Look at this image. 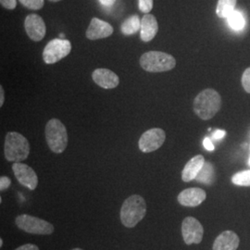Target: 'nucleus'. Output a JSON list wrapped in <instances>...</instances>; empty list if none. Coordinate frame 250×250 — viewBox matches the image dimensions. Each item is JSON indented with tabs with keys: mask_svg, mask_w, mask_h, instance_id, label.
Wrapping results in <instances>:
<instances>
[{
	"mask_svg": "<svg viewBox=\"0 0 250 250\" xmlns=\"http://www.w3.org/2000/svg\"><path fill=\"white\" fill-rule=\"evenodd\" d=\"M222 106L220 94L214 89L201 91L194 100V111L201 120L208 121L218 113Z\"/></svg>",
	"mask_w": 250,
	"mask_h": 250,
	"instance_id": "f257e3e1",
	"label": "nucleus"
},
{
	"mask_svg": "<svg viewBox=\"0 0 250 250\" xmlns=\"http://www.w3.org/2000/svg\"><path fill=\"white\" fill-rule=\"evenodd\" d=\"M146 213V204L143 197L133 195L128 197L121 208V222L127 228H134Z\"/></svg>",
	"mask_w": 250,
	"mask_h": 250,
	"instance_id": "f03ea898",
	"label": "nucleus"
},
{
	"mask_svg": "<svg viewBox=\"0 0 250 250\" xmlns=\"http://www.w3.org/2000/svg\"><path fill=\"white\" fill-rule=\"evenodd\" d=\"M30 153V145L22 134L17 132H9L6 135L4 145L5 158L10 162L25 161Z\"/></svg>",
	"mask_w": 250,
	"mask_h": 250,
	"instance_id": "7ed1b4c3",
	"label": "nucleus"
},
{
	"mask_svg": "<svg viewBox=\"0 0 250 250\" xmlns=\"http://www.w3.org/2000/svg\"><path fill=\"white\" fill-rule=\"evenodd\" d=\"M45 140L51 151L61 154L68 146V133L59 119H51L45 125Z\"/></svg>",
	"mask_w": 250,
	"mask_h": 250,
	"instance_id": "20e7f679",
	"label": "nucleus"
},
{
	"mask_svg": "<svg viewBox=\"0 0 250 250\" xmlns=\"http://www.w3.org/2000/svg\"><path fill=\"white\" fill-rule=\"evenodd\" d=\"M139 62L144 71L148 72H169L176 66V61L171 55L161 51L143 54Z\"/></svg>",
	"mask_w": 250,
	"mask_h": 250,
	"instance_id": "39448f33",
	"label": "nucleus"
},
{
	"mask_svg": "<svg viewBox=\"0 0 250 250\" xmlns=\"http://www.w3.org/2000/svg\"><path fill=\"white\" fill-rule=\"evenodd\" d=\"M15 223L19 229L32 234L49 235L54 232L53 224L32 215H19Z\"/></svg>",
	"mask_w": 250,
	"mask_h": 250,
	"instance_id": "423d86ee",
	"label": "nucleus"
},
{
	"mask_svg": "<svg viewBox=\"0 0 250 250\" xmlns=\"http://www.w3.org/2000/svg\"><path fill=\"white\" fill-rule=\"evenodd\" d=\"M72 51V44L67 39H53L44 48L43 60L45 64H54L66 58Z\"/></svg>",
	"mask_w": 250,
	"mask_h": 250,
	"instance_id": "0eeeda50",
	"label": "nucleus"
},
{
	"mask_svg": "<svg viewBox=\"0 0 250 250\" xmlns=\"http://www.w3.org/2000/svg\"><path fill=\"white\" fill-rule=\"evenodd\" d=\"M166 139V134L161 128H152L146 131L138 141L139 149L144 153H150L159 149Z\"/></svg>",
	"mask_w": 250,
	"mask_h": 250,
	"instance_id": "6e6552de",
	"label": "nucleus"
},
{
	"mask_svg": "<svg viewBox=\"0 0 250 250\" xmlns=\"http://www.w3.org/2000/svg\"><path fill=\"white\" fill-rule=\"evenodd\" d=\"M182 234L184 241L188 246L192 244L197 245L203 239L204 228L196 218L187 217L182 224Z\"/></svg>",
	"mask_w": 250,
	"mask_h": 250,
	"instance_id": "1a4fd4ad",
	"label": "nucleus"
},
{
	"mask_svg": "<svg viewBox=\"0 0 250 250\" xmlns=\"http://www.w3.org/2000/svg\"><path fill=\"white\" fill-rule=\"evenodd\" d=\"M12 170L19 183L28 188L31 191H34L38 186V177L36 171L27 164L21 162H14L12 165Z\"/></svg>",
	"mask_w": 250,
	"mask_h": 250,
	"instance_id": "9d476101",
	"label": "nucleus"
},
{
	"mask_svg": "<svg viewBox=\"0 0 250 250\" xmlns=\"http://www.w3.org/2000/svg\"><path fill=\"white\" fill-rule=\"evenodd\" d=\"M27 36L35 42L41 41L45 36L46 26L45 21L37 14H29L24 21Z\"/></svg>",
	"mask_w": 250,
	"mask_h": 250,
	"instance_id": "9b49d317",
	"label": "nucleus"
},
{
	"mask_svg": "<svg viewBox=\"0 0 250 250\" xmlns=\"http://www.w3.org/2000/svg\"><path fill=\"white\" fill-rule=\"evenodd\" d=\"M113 34V27L107 21L99 18H93L90 21L89 26L86 30V37L89 40H99L107 38Z\"/></svg>",
	"mask_w": 250,
	"mask_h": 250,
	"instance_id": "f8f14e48",
	"label": "nucleus"
},
{
	"mask_svg": "<svg viewBox=\"0 0 250 250\" xmlns=\"http://www.w3.org/2000/svg\"><path fill=\"white\" fill-rule=\"evenodd\" d=\"M207 194L201 188H192L185 189L178 195V202L185 207H197L205 201Z\"/></svg>",
	"mask_w": 250,
	"mask_h": 250,
	"instance_id": "ddd939ff",
	"label": "nucleus"
},
{
	"mask_svg": "<svg viewBox=\"0 0 250 250\" xmlns=\"http://www.w3.org/2000/svg\"><path fill=\"white\" fill-rule=\"evenodd\" d=\"M93 81L102 88H116L120 83L119 76L108 69H97L92 73Z\"/></svg>",
	"mask_w": 250,
	"mask_h": 250,
	"instance_id": "4468645a",
	"label": "nucleus"
},
{
	"mask_svg": "<svg viewBox=\"0 0 250 250\" xmlns=\"http://www.w3.org/2000/svg\"><path fill=\"white\" fill-rule=\"evenodd\" d=\"M239 242V237L235 232L224 231L215 239L213 250H236Z\"/></svg>",
	"mask_w": 250,
	"mask_h": 250,
	"instance_id": "2eb2a0df",
	"label": "nucleus"
},
{
	"mask_svg": "<svg viewBox=\"0 0 250 250\" xmlns=\"http://www.w3.org/2000/svg\"><path fill=\"white\" fill-rule=\"evenodd\" d=\"M205 162V159L202 155H197L192 158L186 164L184 170L182 171V180L186 183L196 180L199 171L203 168Z\"/></svg>",
	"mask_w": 250,
	"mask_h": 250,
	"instance_id": "dca6fc26",
	"label": "nucleus"
},
{
	"mask_svg": "<svg viewBox=\"0 0 250 250\" xmlns=\"http://www.w3.org/2000/svg\"><path fill=\"white\" fill-rule=\"evenodd\" d=\"M159 31L158 21L154 15L145 14L141 20L140 37L144 42H149L157 36Z\"/></svg>",
	"mask_w": 250,
	"mask_h": 250,
	"instance_id": "f3484780",
	"label": "nucleus"
},
{
	"mask_svg": "<svg viewBox=\"0 0 250 250\" xmlns=\"http://www.w3.org/2000/svg\"><path fill=\"white\" fill-rule=\"evenodd\" d=\"M141 29V20L138 15H133L123 22L121 30L125 36H131Z\"/></svg>",
	"mask_w": 250,
	"mask_h": 250,
	"instance_id": "a211bd4d",
	"label": "nucleus"
},
{
	"mask_svg": "<svg viewBox=\"0 0 250 250\" xmlns=\"http://www.w3.org/2000/svg\"><path fill=\"white\" fill-rule=\"evenodd\" d=\"M237 0H219L217 5V15L220 18L227 19L234 11Z\"/></svg>",
	"mask_w": 250,
	"mask_h": 250,
	"instance_id": "6ab92c4d",
	"label": "nucleus"
},
{
	"mask_svg": "<svg viewBox=\"0 0 250 250\" xmlns=\"http://www.w3.org/2000/svg\"><path fill=\"white\" fill-rule=\"evenodd\" d=\"M213 179H214L213 166L209 162H205L203 168L199 171L196 180L199 183L206 184V185H210L213 182Z\"/></svg>",
	"mask_w": 250,
	"mask_h": 250,
	"instance_id": "aec40b11",
	"label": "nucleus"
},
{
	"mask_svg": "<svg viewBox=\"0 0 250 250\" xmlns=\"http://www.w3.org/2000/svg\"><path fill=\"white\" fill-rule=\"evenodd\" d=\"M227 21H228V23L230 27L233 30L240 31L245 27V19L240 11L234 10L232 14L227 18Z\"/></svg>",
	"mask_w": 250,
	"mask_h": 250,
	"instance_id": "412c9836",
	"label": "nucleus"
},
{
	"mask_svg": "<svg viewBox=\"0 0 250 250\" xmlns=\"http://www.w3.org/2000/svg\"><path fill=\"white\" fill-rule=\"evenodd\" d=\"M233 185L239 187H250V170H242L233 174L232 177Z\"/></svg>",
	"mask_w": 250,
	"mask_h": 250,
	"instance_id": "4be33fe9",
	"label": "nucleus"
},
{
	"mask_svg": "<svg viewBox=\"0 0 250 250\" xmlns=\"http://www.w3.org/2000/svg\"><path fill=\"white\" fill-rule=\"evenodd\" d=\"M20 3L27 9L38 10L44 7L45 0H19Z\"/></svg>",
	"mask_w": 250,
	"mask_h": 250,
	"instance_id": "5701e85b",
	"label": "nucleus"
},
{
	"mask_svg": "<svg viewBox=\"0 0 250 250\" xmlns=\"http://www.w3.org/2000/svg\"><path fill=\"white\" fill-rule=\"evenodd\" d=\"M139 10L145 14H148L153 9V0H138Z\"/></svg>",
	"mask_w": 250,
	"mask_h": 250,
	"instance_id": "b1692460",
	"label": "nucleus"
},
{
	"mask_svg": "<svg viewBox=\"0 0 250 250\" xmlns=\"http://www.w3.org/2000/svg\"><path fill=\"white\" fill-rule=\"evenodd\" d=\"M242 84L246 92L250 94V68H248L243 73Z\"/></svg>",
	"mask_w": 250,
	"mask_h": 250,
	"instance_id": "393cba45",
	"label": "nucleus"
},
{
	"mask_svg": "<svg viewBox=\"0 0 250 250\" xmlns=\"http://www.w3.org/2000/svg\"><path fill=\"white\" fill-rule=\"evenodd\" d=\"M0 3L3 8L10 9V10L17 7V0H0Z\"/></svg>",
	"mask_w": 250,
	"mask_h": 250,
	"instance_id": "a878e982",
	"label": "nucleus"
},
{
	"mask_svg": "<svg viewBox=\"0 0 250 250\" xmlns=\"http://www.w3.org/2000/svg\"><path fill=\"white\" fill-rule=\"evenodd\" d=\"M11 185V181L9 177L7 176H1L0 177V191L3 192L5 190H7Z\"/></svg>",
	"mask_w": 250,
	"mask_h": 250,
	"instance_id": "bb28decb",
	"label": "nucleus"
},
{
	"mask_svg": "<svg viewBox=\"0 0 250 250\" xmlns=\"http://www.w3.org/2000/svg\"><path fill=\"white\" fill-rule=\"evenodd\" d=\"M203 146H204V147H205L208 151H213L214 150V145L212 144V141L208 137H206L205 139H204Z\"/></svg>",
	"mask_w": 250,
	"mask_h": 250,
	"instance_id": "cd10ccee",
	"label": "nucleus"
},
{
	"mask_svg": "<svg viewBox=\"0 0 250 250\" xmlns=\"http://www.w3.org/2000/svg\"><path fill=\"white\" fill-rule=\"evenodd\" d=\"M15 250H39V248L34 244H25L19 247Z\"/></svg>",
	"mask_w": 250,
	"mask_h": 250,
	"instance_id": "c85d7f7f",
	"label": "nucleus"
},
{
	"mask_svg": "<svg viewBox=\"0 0 250 250\" xmlns=\"http://www.w3.org/2000/svg\"><path fill=\"white\" fill-rule=\"evenodd\" d=\"M225 135H226V132L224 130H217L212 134V138L215 140H220V139H223Z\"/></svg>",
	"mask_w": 250,
	"mask_h": 250,
	"instance_id": "c756f323",
	"label": "nucleus"
},
{
	"mask_svg": "<svg viewBox=\"0 0 250 250\" xmlns=\"http://www.w3.org/2000/svg\"><path fill=\"white\" fill-rule=\"evenodd\" d=\"M99 2L106 7H110L116 2V0H99Z\"/></svg>",
	"mask_w": 250,
	"mask_h": 250,
	"instance_id": "7c9ffc66",
	"label": "nucleus"
},
{
	"mask_svg": "<svg viewBox=\"0 0 250 250\" xmlns=\"http://www.w3.org/2000/svg\"><path fill=\"white\" fill-rule=\"evenodd\" d=\"M4 101H5V94H4L3 86L1 85V86H0V107L3 106Z\"/></svg>",
	"mask_w": 250,
	"mask_h": 250,
	"instance_id": "2f4dec72",
	"label": "nucleus"
},
{
	"mask_svg": "<svg viewBox=\"0 0 250 250\" xmlns=\"http://www.w3.org/2000/svg\"><path fill=\"white\" fill-rule=\"evenodd\" d=\"M2 246H3V239L1 238V239H0V247L2 248Z\"/></svg>",
	"mask_w": 250,
	"mask_h": 250,
	"instance_id": "473e14b6",
	"label": "nucleus"
},
{
	"mask_svg": "<svg viewBox=\"0 0 250 250\" xmlns=\"http://www.w3.org/2000/svg\"><path fill=\"white\" fill-rule=\"evenodd\" d=\"M49 1H51V2H59V1H61V0H49Z\"/></svg>",
	"mask_w": 250,
	"mask_h": 250,
	"instance_id": "72a5a7b5",
	"label": "nucleus"
},
{
	"mask_svg": "<svg viewBox=\"0 0 250 250\" xmlns=\"http://www.w3.org/2000/svg\"><path fill=\"white\" fill-rule=\"evenodd\" d=\"M81 250V249H73V250Z\"/></svg>",
	"mask_w": 250,
	"mask_h": 250,
	"instance_id": "f704fd0d",
	"label": "nucleus"
},
{
	"mask_svg": "<svg viewBox=\"0 0 250 250\" xmlns=\"http://www.w3.org/2000/svg\"><path fill=\"white\" fill-rule=\"evenodd\" d=\"M248 163H249V165H250V159H249V162H248Z\"/></svg>",
	"mask_w": 250,
	"mask_h": 250,
	"instance_id": "c9c22d12",
	"label": "nucleus"
}]
</instances>
